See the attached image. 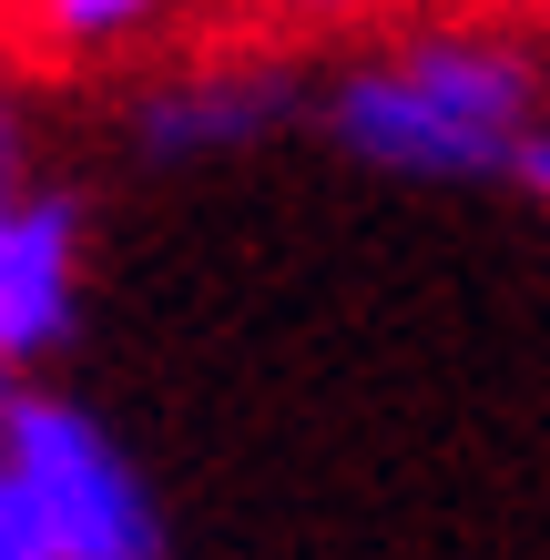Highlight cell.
Listing matches in <instances>:
<instances>
[{"instance_id":"obj_7","label":"cell","mask_w":550,"mask_h":560,"mask_svg":"<svg viewBox=\"0 0 550 560\" xmlns=\"http://www.w3.org/2000/svg\"><path fill=\"white\" fill-rule=\"evenodd\" d=\"M11 408H21V368L0 357V428H11Z\"/></svg>"},{"instance_id":"obj_1","label":"cell","mask_w":550,"mask_h":560,"mask_svg":"<svg viewBox=\"0 0 550 560\" xmlns=\"http://www.w3.org/2000/svg\"><path fill=\"white\" fill-rule=\"evenodd\" d=\"M540 133V72L510 42H408L327 92V143L387 184H500Z\"/></svg>"},{"instance_id":"obj_3","label":"cell","mask_w":550,"mask_h":560,"mask_svg":"<svg viewBox=\"0 0 550 560\" xmlns=\"http://www.w3.org/2000/svg\"><path fill=\"white\" fill-rule=\"evenodd\" d=\"M82 316V205L42 184H0V357L31 368V357L72 347Z\"/></svg>"},{"instance_id":"obj_2","label":"cell","mask_w":550,"mask_h":560,"mask_svg":"<svg viewBox=\"0 0 550 560\" xmlns=\"http://www.w3.org/2000/svg\"><path fill=\"white\" fill-rule=\"evenodd\" d=\"M0 469L31 489V510H42V530H51L61 560H174L164 510H153L133 448H122L92 408L21 387L11 428H0Z\"/></svg>"},{"instance_id":"obj_6","label":"cell","mask_w":550,"mask_h":560,"mask_svg":"<svg viewBox=\"0 0 550 560\" xmlns=\"http://www.w3.org/2000/svg\"><path fill=\"white\" fill-rule=\"evenodd\" d=\"M520 184L550 205V122H540V133H530V153H520Z\"/></svg>"},{"instance_id":"obj_5","label":"cell","mask_w":550,"mask_h":560,"mask_svg":"<svg viewBox=\"0 0 550 560\" xmlns=\"http://www.w3.org/2000/svg\"><path fill=\"white\" fill-rule=\"evenodd\" d=\"M174 0H31V21L51 31V42H72V51H113V42H133V31H153Z\"/></svg>"},{"instance_id":"obj_4","label":"cell","mask_w":550,"mask_h":560,"mask_svg":"<svg viewBox=\"0 0 550 560\" xmlns=\"http://www.w3.org/2000/svg\"><path fill=\"white\" fill-rule=\"evenodd\" d=\"M296 113L276 72H204V82H164L133 103V153L143 163H204V153H245L255 133Z\"/></svg>"},{"instance_id":"obj_8","label":"cell","mask_w":550,"mask_h":560,"mask_svg":"<svg viewBox=\"0 0 550 560\" xmlns=\"http://www.w3.org/2000/svg\"><path fill=\"white\" fill-rule=\"evenodd\" d=\"M285 11H306V21H337V11H358V0H285Z\"/></svg>"}]
</instances>
